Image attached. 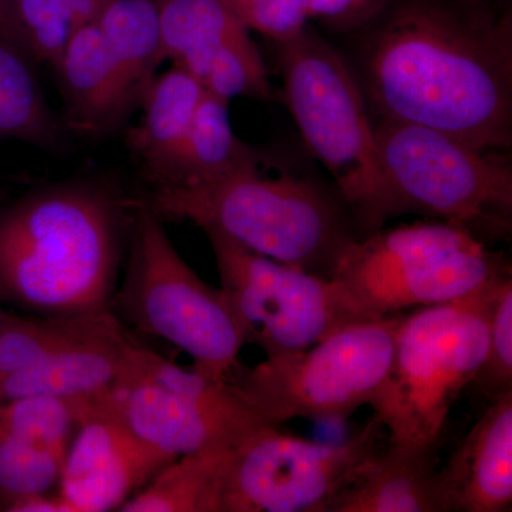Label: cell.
Instances as JSON below:
<instances>
[{"instance_id":"15","label":"cell","mask_w":512,"mask_h":512,"mask_svg":"<svg viewBox=\"0 0 512 512\" xmlns=\"http://www.w3.org/2000/svg\"><path fill=\"white\" fill-rule=\"evenodd\" d=\"M92 400L25 397L0 403V511L59 493L67 450Z\"/></svg>"},{"instance_id":"29","label":"cell","mask_w":512,"mask_h":512,"mask_svg":"<svg viewBox=\"0 0 512 512\" xmlns=\"http://www.w3.org/2000/svg\"><path fill=\"white\" fill-rule=\"evenodd\" d=\"M13 2H15V0H0V29H2L3 22H5Z\"/></svg>"},{"instance_id":"23","label":"cell","mask_w":512,"mask_h":512,"mask_svg":"<svg viewBox=\"0 0 512 512\" xmlns=\"http://www.w3.org/2000/svg\"><path fill=\"white\" fill-rule=\"evenodd\" d=\"M96 23L134 100L143 99L158 64L165 60L160 0H110Z\"/></svg>"},{"instance_id":"20","label":"cell","mask_w":512,"mask_h":512,"mask_svg":"<svg viewBox=\"0 0 512 512\" xmlns=\"http://www.w3.org/2000/svg\"><path fill=\"white\" fill-rule=\"evenodd\" d=\"M204 94V87L175 64L148 84L143 94L144 117L133 144L157 183L173 167Z\"/></svg>"},{"instance_id":"6","label":"cell","mask_w":512,"mask_h":512,"mask_svg":"<svg viewBox=\"0 0 512 512\" xmlns=\"http://www.w3.org/2000/svg\"><path fill=\"white\" fill-rule=\"evenodd\" d=\"M275 43L286 104L306 146L335 181L357 238L375 234L383 177L365 94L345 60L311 26Z\"/></svg>"},{"instance_id":"4","label":"cell","mask_w":512,"mask_h":512,"mask_svg":"<svg viewBox=\"0 0 512 512\" xmlns=\"http://www.w3.org/2000/svg\"><path fill=\"white\" fill-rule=\"evenodd\" d=\"M508 276L456 301L403 313L389 376L370 403L387 446L440 447L454 403L483 363L495 296Z\"/></svg>"},{"instance_id":"16","label":"cell","mask_w":512,"mask_h":512,"mask_svg":"<svg viewBox=\"0 0 512 512\" xmlns=\"http://www.w3.org/2000/svg\"><path fill=\"white\" fill-rule=\"evenodd\" d=\"M140 349L116 313L101 312L74 338L0 382V403L25 397L92 400L104 396L126 379Z\"/></svg>"},{"instance_id":"22","label":"cell","mask_w":512,"mask_h":512,"mask_svg":"<svg viewBox=\"0 0 512 512\" xmlns=\"http://www.w3.org/2000/svg\"><path fill=\"white\" fill-rule=\"evenodd\" d=\"M228 104L229 101L205 92L183 147L158 188L217 180L255 157L235 136Z\"/></svg>"},{"instance_id":"13","label":"cell","mask_w":512,"mask_h":512,"mask_svg":"<svg viewBox=\"0 0 512 512\" xmlns=\"http://www.w3.org/2000/svg\"><path fill=\"white\" fill-rule=\"evenodd\" d=\"M160 29L165 59L205 92L227 101L271 99L261 53L224 0H160Z\"/></svg>"},{"instance_id":"9","label":"cell","mask_w":512,"mask_h":512,"mask_svg":"<svg viewBox=\"0 0 512 512\" xmlns=\"http://www.w3.org/2000/svg\"><path fill=\"white\" fill-rule=\"evenodd\" d=\"M111 302L124 322L183 350L212 379H227L238 365L245 343L225 293L185 264L153 210L138 214L126 275Z\"/></svg>"},{"instance_id":"2","label":"cell","mask_w":512,"mask_h":512,"mask_svg":"<svg viewBox=\"0 0 512 512\" xmlns=\"http://www.w3.org/2000/svg\"><path fill=\"white\" fill-rule=\"evenodd\" d=\"M116 268V217L101 195L49 191L0 211V302L60 318L110 311Z\"/></svg>"},{"instance_id":"26","label":"cell","mask_w":512,"mask_h":512,"mask_svg":"<svg viewBox=\"0 0 512 512\" xmlns=\"http://www.w3.org/2000/svg\"><path fill=\"white\" fill-rule=\"evenodd\" d=\"M474 386L494 402L512 392V276L501 282L490 316L484 360Z\"/></svg>"},{"instance_id":"10","label":"cell","mask_w":512,"mask_h":512,"mask_svg":"<svg viewBox=\"0 0 512 512\" xmlns=\"http://www.w3.org/2000/svg\"><path fill=\"white\" fill-rule=\"evenodd\" d=\"M387 447L373 416L343 443H316L264 426L232 450L220 512H332Z\"/></svg>"},{"instance_id":"18","label":"cell","mask_w":512,"mask_h":512,"mask_svg":"<svg viewBox=\"0 0 512 512\" xmlns=\"http://www.w3.org/2000/svg\"><path fill=\"white\" fill-rule=\"evenodd\" d=\"M55 64L70 114L83 130L109 127L134 101L96 22L73 33Z\"/></svg>"},{"instance_id":"8","label":"cell","mask_w":512,"mask_h":512,"mask_svg":"<svg viewBox=\"0 0 512 512\" xmlns=\"http://www.w3.org/2000/svg\"><path fill=\"white\" fill-rule=\"evenodd\" d=\"M403 313L353 323L291 355L238 365L227 380L268 426L306 419L342 421L375 400L394 355Z\"/></svg>"},{"instance_id":"11","label":"cell","mask_w":512,"mask_h":512,"mask_svg":"<svg viewBox=\"0 0 512 512\" xmlns=\"http://www.w3.org/2000/svg\"><path fill=\"white\" fill-rule=\"evenodd\" d=\"M204 232L244 343L266 357L301 352L346 326L369 320L335 279L256 254L220 232Z\"/></svg>"},{"instance_id":"24","label":"cell","mask_w":512,"mask_h":512,"mask_svg":"<svg viewBox=\"0 0 512 512\" xmlns=\"http://www.w3.org/2000/svg\"><path fill=\"white\" fill-rule=\"evenodd\" d=\"M25 53L0 36V136L47 144L56 126Z\"/></svg>"},{"instance_id":"12","label":"cell","mask_w":512,"mask_h":512,"mask_svg":"<svg viewBox=\"0 0 512 512\" xmlns=\"http://www.w3.org/2000/svg\"><path fill=\"white\" fill-rule=\"evenodd\" d=\"M107 396L141 440L171 458L235 447L268 426L227 379L185 369L143 346L126 379Z\"/></svg>"},{"instance_id":"28","label":"cell","mask_w":512,"mask_h":512,"mask_svg":"<svg viewBox=\"0 0 512 512\" xmlns=\"http://www.w3.org/2000/svg\"><path fill=\"white\" fill-rule=\"evenodd\" d=\"M390 0H309V20L340 32H349L375 19Z\"/></svg>"},{"instance_id":"3","label":"cell","mask_w":512,"mask_h":512,"mask_svg":"<svg viewBox=\"0 0 512 512\" xmlns=\"http://www.w3.org/2000/svg\"><path fill=\"white\" fill-rule=\"evenodd\" d=\"M153 211L325 279L359 239L339 194L286 171L262 173L255 157L217 180L158 188Z\"/></svg>"},{"instance_id":"7","label":"cell","mask_w":512,"mask_h":512,"mask_svg":"<svg viewBox=\"0 0 512 512\" xmlns=\"http://www.w3.org/2000/svg\"><path fill=\"white\" fill-rule=\"evenodd\" d=\"M507 275L503 252L466 227L427 221L357 239L333 279L373 320L456 301Z\"/></svg>"},{"instance_id":"14","label":"cell","mask_w":512,"mask_h":512,"mask_svg":"<svg viewBox=\"0 0 512 512\" xmlns=\"http://www.w3.org/2000/svg\"><path fill=\"white\" fill-rule=\"evenodd\" d=\"M173 460L141 440L104 394L90 402L80 420L64 460L59 495L70 512L120 511Z\"/></svg>"},{"instance_id":"25","label":"cell","mask_w":512,"mask_h":512,"mask_svg":"<svg viewBox=\"0 0 512 512\" xmlns=\"http://www.w3.org/2000/svg\"><path fill=\"white\" fill-rule=\"evenodd\" d=\"M94 315L16 316L6 312L0 322V382L28 369L57 346L86 328Z\"/></svg>"},{"instance_id":"30","label":"cell","mask_w":512,"mask_h":512,"mask_svg":"<svg viewBox=\"0 0 512 512\" xmlns=\"http://www.w3.org/2000/svg\"><path fill=\"white\" fill-rule=\"evenodd\" d=\"M5 311L2 309V302H0V322H2L3 316H5Z\"/></svg>"},{"instance_id":"27","label":"cell","mask_w":512,"mask_h":512,"mask_svg":"<svg viewBox=\"0 0 512 512\" xmlns=\"http://www.w3.org/2000/svg\"><path fill=\"white\" fill-rule=\"evenodd\" d=\"M249 30L274 42L288 39L309 25V0H224Z\"/></svg>"},{"instance_id":"17","label":"cell","mask_w":512,"mask_h":512,"mask_svg":"<svg viewBox=\"0 0 512 512\" xmlns=\"http://www.w3.org/2000/svg\"><path fill=\"white\" fill-rule=\"evenodd\" d=\"M444 512L512 510V392L490 403L439 468Z\"/></svg>"},{"instance_id":"5","label":"cell","mask_w":512,"mask_h":512,"mask_svg":"<svg viewBox=\"0 0 512 512\" xmlns=\"http://www.w3.org/2000/svg\"><path fill=\"white\" fill-rule=\"evenodd\" d=\"M373 130L383 177L380 229L416 214L463 225L487 244L510 241L512 164L505 151L383 117Z\"/></svg>"},{"instance_id":"19","label":"cell","mask_w":512,"mask_h":512,"mask_svg":"<svg viewBox=\"0 0 512 512\" xmlns=\"http://www.w3.org/2000/svg\"><path fill=\"white\" fill-rule=\"evenodd\" d=\"M439 448L387 446L332 512H444Z\"/></svg>"},{"instance_id":"21","label":"cell","mask_w":512,"mask_h":512,"mask_svg":"<svg viewBox=\"0 0 512 512\" xmlns=\"http://www.w3.org/2000/svg\"><path fill=\"white\" fill-rule=\"evenodd\" d=\"M235 447L207 448L174 458L120 511L220 512L222 487Z\"/></svg>"},{"instance_id":"1","label":"cell","mask_w":512,"mask_h":512,"mask_svg":"<svg viewBox=\"0 0 512 512\" xmlns=\"http://www.w3.org/2000/svg\"><path fill=\"white\" fill-rule=\"evenodd\" d=\"M367 97L383 119L487 150L512 146V20L444 0H404L363 53Z\"/></svg>"}]
</instances>
